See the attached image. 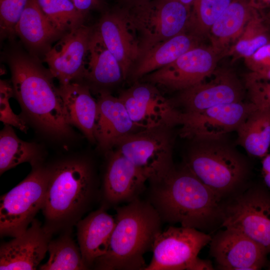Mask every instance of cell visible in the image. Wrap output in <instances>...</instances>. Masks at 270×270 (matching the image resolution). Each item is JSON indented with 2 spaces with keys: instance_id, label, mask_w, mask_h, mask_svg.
Wrapping results in <instances>:
<instances>
[{
  "instance_id": "obj_17",
  "label": "cell",
  "mask_w": 270,
  "mask_h": 270,
  "mask_svg": "<svg viewBox=\"0 0 270 270\" xmlns=\"http://www.w3.org/2000/svg\"><path fill=\"white\" fill-rule=\"evenodd\" d=\"M122 68L124 80L130 74L142 54L140 42L122 7L104 13L96 28Z\"/></svg>"
},
{
  "instance_id": "obj_41",
  "label": "cell",
  "mask_w": 270,
  "mask_h": 270,
  "mask_svg": "<svg viewBox=\"0 0 270 270\" xmlns=\"http://www.w3.org/2000/svg\"><path fill=\"white\" fill-rule=\"evenodd\" d=\"M188 8L190 9V6H192V4L194 0H177Z\"/></svg>"
},
{
  "instance_id": "obj_10",
  "label": "cell",
  "mask_w": 270,
  "mask_h": 270,
  "mask_svg": "<svg viewBox=\"0 0 270 270\" xmlns=\"http://www.w3.org/2000/svg\"><path fill=\"white\" fill-rule=\"evenodd\" d=\"M220 226L241 232L270 254V190L254 186L230 196L223 204Z\"/></svg>"
},
{
  "instance_id": "obj_32",
  "label": "cell",
  "mask_w": 270,
  "mask_h": 270,
  "mask_svg": "<svg viewBox=\"0 0 270 270\" xmlns=\"http://www.w3.org/2000/svg\"><path fill=\"white\" fill-rule=\"evenodd\" d=\"M28 0H0L1 38L12 40L15 28Z\"/></svg>"
},
{
  "instance_id": "obj_42",
  "label": "cell",
  "mask_w": 270,
  "mask_h": 270,
  "mask_svg": "<svg viewBox=\"0 0 270 270\" xmlns=\"http://www.w3.org/2000/svg\"><path fill=\"white\" fill-rule=\"evenodd\" d=\"M122 4V6H127L138 0H118Z\"/></svg>"
},
{
  "instance_id": "obj_18",
  "label": "cell",
  "mask_w": 270,
  "mask_h": 270,
  "mask_svg": "<svg viewBox=\"0 0 270 270\" xmlns=\"http://www.w3.org/2000/svg\"><path fill=\"white\" fill-rule=\"evenodd\" d=\"M146 180L143 173L118 150L112 152L100 189L102 205L108 208L138 198Z\"/></svg>"
},
{
  "instance_id": "obj_14",
  "label": "cell",
  "mask_w": 270,
  "mask_h": 270,
  "mask_svg": "<svg viewBox=\"0 0 270 270\" xmlns=\"http://www.w3.org/2000/svg\"><path fill=\"white\" fill-rule=\"evenodd\" d=\"M256 108L252 103L242 101L218 105L196 112H181L180 134L188 139L226 135L236 131Z\"/></svg>"
},
{
  "instance_id": "obj_33",
  "label": "cell",
  "mask_w": 270,
  "mask_h": 270,
  "mask_svg": "<svg viewBox=\"0 0 270 270\" xmlns=\"http://www.w3.org/2000/svg\"><path fill=\"white\" fill-rule=\"evenodd\" d=\"M0 119L5 124L13 126L26 132L28 126L26 122L16 114L12 110L9 100L14 95L12 85L6 80H0Z\"/></svg>"
},
{
  "instance_id": "obj_2",
  "label": "cell",
  "mask_w": 270,
  "mask_h": 270,
  "mask_svg": "<svg viewBox=\"0 0 270 270\" xmlns=\"http://www.w3.org/2000/svg\"><path fill=\"white\" fill-rule=\"evenodd\" d=\"M14 95L24 116L39 128L56 137L71 132L54 76L37 58L19 50L6 55Z\"/></svg>"
},
{
  "instance_id": "obj_31",
  "label": "cell",
  "mask_w": 270,
  "mask_h": 270,
  "mask_svg": "<svg viewBox=\"0 0 270 270\" xmlns=\"http://www.w3.org/2000/svg\"><path fill=\"white\" fill-rule=\"evenodd\" d=\"M233 0H194L186 32L200 39L208 36L214 22Z\"/></svg>"
},
{
  "instance_id": "obj_8",
  "label": "cell",
  "mask_w": 270,
  "mask_h": 270,
  "mask_svg": "<svg viewBox=\"0 0 270 270\" xmlns=\"http://www.w3.org/2000/svg\"><path fill=\"white\" fill-rule=\"evenodd\" d=\"M212 238L194 228L170 226L156 235L152 260L144 270H213L210 262L198 256Z\"/></svg>"
},
{
  "instance_id": "obj_29",
  "label": "cell",
  "mask_w": 270,
  "mask_h": 270,
  "mask_svg": "<svg viewBox=\"0 0 270 270\" xmlns=\"http://www.w3.org/2000/svg\"><path fill=\"white\" fill-rule=\"evenodd\" d=\"M71 230L62 232L48 244V261L39 267L41 270H84V263L79 246L70 236Z\"/></svg>"
},
{
  "instance_id": "obj_35",
  "label": "cell",
  "mask_w": 270,
  "mask_h": 270,
  "mask_svg": "<svg viewBox=\"0 0 270 270\" xmlns=\"http://www.w3.org/2000/svg\"><path fill=\"white\" fill-rule=\"evenodd\" d=\"M244 59L245 64L251 72H260L270 68V42Z\"/></svg>"
},
{
  "instance_id": "obj_3",
  "label": "cell",
  "mask_w": 270,
  "mask_h": 270,
  "mask_svg": "<svg viewBox=\"0 0 270 270\" xmlns=\"http://www.w3.org/2000/svg\"><path fill=\"white\" fill-rule=\"evenodd\" d=\"M100 196V190L86 160H66L50 166L42 209L44 228L52 234L71 230Z\"/></svg>"
},
{
  "instance_id": "obj_28",
  "label": "cell",
  "mask_w": 270,
  "mask_h": 270,
  "mask_svg": "<svg viewBox=\"0 0 270 270\" xmlns=\"http://www.w3.org/2000/svg\"><path fill=\"white\" fill-rule=\"evenodd\" d=\"M38 147L19 138L11 126L5 124L0 133V173L25 162L40 163Z\"/></svg>"
},
{
  "instance_id": "obj_30",
  "label": "cell",
  "mask_w": 270,
  "mask_h": 270,
  "mask_svg": "<svg viewBox=\"0 0 270 270\" xmlns=\"http://www.w3.org/2000/svg\"><path fill=\"white\" fill-rule=\"evenodd\" d=\"M53 27L64 34L84 24L86 16L69 0H36Z\"/></svg>"
},
{
  "instance_id": "obj_38",
  "label": "cell",
  "mask_w": 270,
  "mask_h": 270,
  "mask_svg": "<svg viewBox=\"0 0 270 270\" xmlns=\"http://www.w3.org/2000/svg\"><path fill=\"white\" fill-rule=\"evenodd\" d=\"M257 80L270 81V68L260 72H250L244 76L245 82Z\"/></svg>"
},
{
  "instance_id": "obj_4",
  "label": "cell",
  "mask_w": 270,
  "mask_h": 270,
  "mask_svg": "<svg viewBox=\"0 0 270 270\" xmlns=\"http://www.w3.org/2000/svg\"><path fill=\"white\" fill-rule=\"evenodd\" d=\"M116 208V225L108 249L92 266L101 270H144V256L152 250L162 220L149 202L139 198Z\"/></svg>"
},
{
  "instance_id": "obj_5",
  "label": "cell",
  "mask_w": 270,
  "mask_h": 270,
  "mask_svg": "<svg viewBox=\"0 0 270 270\" xmlns=\"http://www.w3.org/2000/svg\"><path fill=\"white\" fill-rule=\"evenodd\" d=\"M226 136L190 139L184 160L195 176L223 200L240 191L250 171L247 158Z\"/></svg>"
},
{
  "instance_id": "obj_12",
  "label": "cell",
  "mask_w": 270,
  "mask_h": 270,
  "mask_svg": "<svg viewBox=\"0 0 270 270\" xmlns=\"http://www.w3.org/2000/svg\"><path fill=\"white\" fill-rule=\"evenodd\" d=\"M134 82L122 91L118 98L137 126L144 130L180 124L181 112L154 84Z\"/></svg>"
},
{
  "instance_id": "obj_24",
  "label": "cell",
  "mask_w": 270,
  "mask_h": 270,
  "mask_svg": "<svg viewBox=\"0 0 270 270\" xmlns=\"http://www.w3.org/2000/svg\"><path fill=\"white\" fill-rule=\"evenodd\" d=\"M200 39L184 32L160 42L146 51L130 74L134 82L174 61L189 50L200 46Z\"/></svg>"
},
{
  "instance_id": "obj_26",
  "label": "cell",
  "mask_w": 270,
  "mask_h": 270,
  "mask_svg": "<svg viewBox=\"0 0 270 270\" xmlns=\"http://www.w3.org/2000/svg\"><path fill=\"white\" fill-rule=\"evenodd\" d=\"M256 12L244 2L233 0L212 26L208 36L211 46L220 56L236 41Z\"/></svg>"
},
{
  "instance_id": "obj_25",
  "label": "cell",
  "mask_w": 270,
  "mask_h": 270,
  "mask_svg": "<svg viewBox=\"0 0 270 270\" xmlns=\"http://www.w3.org/2000/svg\"><path fill=\"white\" fill-rule=\"evenodd\" d=\"M83 78L102 86L114 85L124 80L120 64L95 29L84 60Z\"/></svg>"
},
{
  "instance_id": "obj_39",
  "label": "cell",
  "mask_w": 270,
  "mask_h": 270,
  "mask_svg": "<svg viewBox=\"0 0 270 270\" xmlns=\"http://www.w3.org/2000/svg\"><path fill=\"white\" fill-rule=\"evenodd\" d=\"M262 166L264 185L270 190V153L262 158Z\"/></svg>"
},
{
  "instance_id": "obj_34",
  "label": "cell",
  "mask_w": 270,
  "mask_h": 270,
  "mask_svg": "<svg viewBox=\"0 0 270 270\" xmlns=\"http://www.w3.org/2000/svg\"><path fill=\"white\" fill-rule=\"evenodd\" d=\"M250 102L258 108H270V81L244 82Z\"/></svg>"
},
{
  "instance_id": "obj_22",
  "label": "cell",
  "mask_w": 270,
  "mask_h": 270,
  "mask_svg": "<svg viewBox=\"0 0 270 270\" xmlns=\"http://www.w3.org/2000/svg\"><path fill=\"white\" fill-rule=\"evenodd\" d=\"M18 36L29 52L39 59L51 48L52 43L64 34L47 20L36 0H28L15 28Z\"/></svg>"
},
{
  "instance_id": "obj_37",
  "label": "cell",
  "mask_w": 270,
  "mask_h": 270,
  "mask_svg": "<svg viewBox=\"0 0 270 270\" xmlns=\"http://www.w3.org/2000/svg\"><path fill=\"white\" fill-rule=\"evenodd\" d=\"M76 8L86 16L92 10L99 7L101 0H69Z\"/></svg>"
},
{
  "instance_id": "obj_40",
  "label": "cell",
  "mask_w": 270,
  "mask_h": 270,
  "mask_svg": "<svg viewBox=\"0 0 270 270\" xmlns=\"http://www.w3.org/2000/svg\"><path fill=\"white\" fill-rule=\"evenodd\" d=\"M262 17V18L270 34V10Z\"/></svg>"
},
{
  "instance_id": "obj_15",
  "label": "cell",
  "mask_w": 270,
  "mask_h": 270,
  "mask_svg": "<svg viewBox=\"0 0 270 270\" xmlns=\"http://www.w3.org/2000/svg\"><path fill=\"white\" fill-rule=\"evenodd\" d=\"M210 244V253L219 269L257 270L266 264V249L237 230H220Z\"/></svg>"
},
{
  "instance_id": "obj_21",
  "label": "cell",
  "mask_w": 270,
  "mask_h": 270,
  "mask_svg": "<svg viewBox=\"0 0 270 270\" xmlns=\"http://www.w3.org/2000/svg\"><path fill=\"white\" fill-rule=\"evenodd\" d=\"M106 208L102 204L76 225L82 258L88 269L107 252L116 225L115 218L107 212Z\"/></svg>"
},
{
  "instance_id": "obj_7",
  "label": "cell",
  "mask_w": 270,
  "mask_h": 270,
  "mask_svg": "<svg viewBox=\"0 0 270 270\" xmlns=\"http://www.w3.org/2000/svg\"><path fill=\"white\" fill-rule=\"evenodd\" d=\"M30 174L0 196V234L16 237L24 232L44 205L50 166H32Z\"/></svg>"
},
{
  "instance_id": "obj_11",
  "label": "cell",
  "mask_w": 270,
  "mask_h": 270,
  "mask_svg": "<svg viewBox=\"0 0 270 270\" xmlns=\"http://www.w3.org/2000/svg\"><path fill=\"white\" fill-rule=\"evenodd\" d=\"M220 57L211 46L200 45L141 79L144 82L180 92L197 84L213 73Z\"/></svg>"
},
{
  "instance_id": "obj_16",
  "label": "cell",
  "mask_w": 270,
  "mask_h": 270,
  "mask_svg": "<svg viewBox=\"0 0 270 270\" xmlns=\"http://www.w3.org/2000/svg\"><path fill=\"white\" fill-rule=\"evenodd\" d=\"M94 28L84 24L64 34L43 60L60 84L82 78L84 63Z\"/></svg>"
},
{
  "instance_id": "obj_20",
  "label": "cell",
  "mask_w": 270,
  "mask_h": 270,
  "mask_svg": "<svg viewBox=\"0 0 270 270\" xmlns=\"http://www.w3.org/2000/svg\"><path fill=\"white\" fill-rule=\"evenodd\" d=\"M97 104L95 138L98 147L102 151H109L122 138L142 130L132 121L118 97L102 90Z\"/></svg>"
},
{
  "instance_id": "obj_13",
  "label": "cell",
  "mask_w": 270,
  "mask_h": 270,
  "mask_svg": "<svg viewBox=\"0 0 270 270\" xmlns=\"http://www.w3.org/2000/svg\"><path fill=\"white\" fill-rule=\"evenodd\" d=\"M245 86L228 70H215L197 84L180 91L176 103L183 113L196 112L218 105L242 102Z\"/></svg>"
},
{
  "instance_id": "obj_36",
  "label": "cell",
  "mask_w": 270,
  "mask_h": 270,
  "mask_svg": "<svg viewBox=\"0 0 270 270\" xmlns=\"http://www.w3.org/2000/svg\"><path fill=\"white\" fill-rule=\"evenodd\" d=\"M270 42V36L250 40H238L230 50L238 56L245 58L252 55L260 47Z\"/></svg>"
},
{
  "instance_id": "obj_43",
  "label": "cell",
  "mask_w": 270,
  "mask_h": 270,
  "mask_svg": "<svg viewBox=\"0 0 270 270\" xmlns=\"http://www.w3.org/2000/svg\"><path fill=\"white\" fill-rule=\"evenodd\" d=\"M268 270H270V264L269 267H268Z\"/></svg>"
},
{
  "instance_id": "obj_1",
  "label": "cell",
  "mask_w": 270,
  "mask_h": 270,
  "mask_svg": "<svg viewBox=\"0 0 270 270\" xmlns=\"http://www.w3.org/2000/svg\"><path fill=\"white\" fill-rule=\"evenodd\" d=\"M150 198L162 221L203 230L221 224L224 200L184 163L152 184Z\"/></svg>"
},
{
  "instance_id": "obj_6",
  "label": "cell",
  "mask_w": 270,
  "mask_h": 270,
  "mask_svg": "<svg viewBox=\"0 0 270 270\" xmlns=\"http://www.w3.org/2000/svg\"><path fill=\"white\" fill-rule=\"evenodd\" d=\"M122 8L140 42L141 56L156 44L186 32L190 9L177 0H138Z\"/></svg>"
},
{
  "instance_id": "obj_9",
  "label": "cell",
  "mask_w": 270,
  "mask_h": 270,
  "mask_svg": "<svg viewBox=\"0 0 270 270\" xmlns=\"http://www.w3.org/2000/svg\"><path fill=\"white\" fill-rule=\"evenodd\" d=\"M172 127L140 130L122 138L114 147L136 166L150 184L160 182L174 168Z\"/></svg>"
},
{
  "instance_id": "obj_23",
  "label": "cell",
  "mask_w": 270,
  "mask_h": 270,
  "mask_svg": "<svg viewBox=\"0 0 270 270\" xmlns=\"http://www.w3.org/2000/svg\"><path fill=\"white\" fill-rule=\"evenodd\" d=\"M67 120L91 142H96L98 104L86 84L74 82L58 88Z\"/></svg>"
},
{
  "instance_id": "obj_27",
  "label": "cell",
  "mask_w": 270,
  "mask_h": 270,
  "mask_svg": "<svg viewBox=\"0 0 270 270\" xmlns=\"http://www.w3.org/2000/svg\"><path fill=\"white\" fill-rule=\"evenodd\" d=\"M236 132V144L250 156L263 158L270 146V108L255 109Z\"/></svg>"
},
{
  "instance_id": "obj_19",
  "label": "cell",
  "mask_w": 270,
  "mask_h": 270,
  "mask_svg": "<svg viewBox=\"0 0 270 270\" xmlns=\"http://www.w3.org/2000/svg\"><path fill=\"white\" fill-rule=\"evenodd\" d=\"M53 234L34 219L30 227L0 247V270H36L48 252Z\"/></svg>"
}]
</instances>
